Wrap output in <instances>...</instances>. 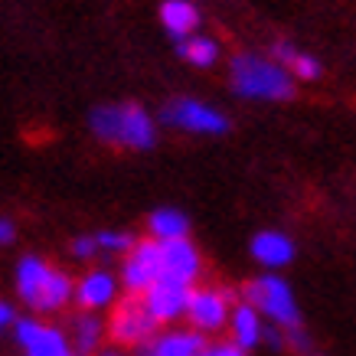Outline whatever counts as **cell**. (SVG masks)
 <instances>
[{
    "label": "cell",
    "instance_id": "6da1fadb",
    "mask_svg": "<svg viewBox=\"0 0 356 356\" xmlns=\"http://www.w3.org/2000/svg\"><path fill=\"white\" fill-rule=\"evenodd\" d=\"M232 88L242 98H265V102H284L294 95V76L275 59H261L252 53H238L229 65Z\"/></svg>",
    "mask_w": 356,
    "mask_h": 356
},
{
    "label": "cell",
    "instance_id": "7a4b0ae2",
    "mask_svg": "<svg viewBox=\"0 0 356 356\" xmlns=\"http://www.w3.org/2000/svg\"><path fill=\"white\" fill-rule=\"evenodd\" d=\"M88 124L105 144H118L131 151H147L157 140V128L140 105H102L92 111Z\"/></svg>",
    "mask_w": 356,
    "mask_h": 356
},
{
    "label": "cell",
    "instance_id": "3957f363",
    "mask_svg": "<svg viewBox=\"0 0 356 356\" xmlns=\"http://www.w3.org/2000/svg\"><path fill=\"white\" fill-rule=\"evenodd\" d=\"M242 301L252 304L261 317H268V324L281 327V330H294L301 327V307L294 301L291 284L278 275H261L252 278L242 288Z\"/></svg>",
    "mask_w": 356,
    "mask_h": 356
},
{
    "label": "cell",
    "instance_id": "277c9868",
    "mask_svg": "<svg viewBox=\"0 0 356 356\" xmlns=\"http://www.w3.org/2000/svg\"><path fill=\"white\" fill-rule=\"evenodd\" d=\"M108 337L115 340L118 346H147L161 337V324L154 321V314L147 311L144 298H134L128 294L124 301L115 304V311L108 317Z\"/></svg>",
    "mask_w": 356,
    "mask_h": 356
},
{
    "label": "cell",
    "instance_id": "5b68a950",
    "mask_svg": "<svg viewBox=\"0 0 356 356\" xmlns=\"http://www.w3.org/2000/svg\"><path fill=\"white\" fill-rule=\"evenodd\" d=\"M161 275H163L161 242H154V238L138 242V245L131 248V255L124 259V265H121V284L134 298H144L161 281Z\"/></svg>",
    "mask_w": 356,
    "mask_h": 356
},
{
    "label": "cell",
    "instance_id": "8992f818",
    "mask_svg": "<svg viewBox=\"0 0 356 356\" xmlns=\"http://www.w3.org/2000/svg\"><path fill=\"white\" fill-rule=\"evenodd\" d=\"M236 307V294L222 291V288H193L190 307H186V321L200 334H216L229 324Z\"/></svg>",
    "mask_w": 356,
    "mask_h": 356
},
{
    "label": "cell",
    "instance_id": "52a82bcc",
    "mask_svg": "<svg viewBox=\"0 0 356 356\" xmlns=\"http://www.w3.org/2000/svg\"><path fill=\"white\" fill-rule=\"evenodd\" d=\"M161 121L170 128L180 131H193V134H222L229 131V121L222 111H216L213 105L193 102V98H177L170 105H163Z\"/></svg>",
    "mask_w": 356,
    "mask_h": 356
},
{
    "label": "cell",
    "instance_id": "ba28073f",
    "mask_svg": "<svg viewBox=\"0 0 356 356\" xmlns=\"http://www.w3.org/2000/svg\"><path fill=\"white\" fill-rule=\"evenodd\" d=\"M190 298H193V284H184L177 278H161L144 294V304H147V311L154 314L157 324H173V321L186 317Z\"/></svg>",
    "mask_w": 356,
    "mask_h": 356
},
{
    "label": "cell",
    "instance_id": "9c48e42d",
    "mask_svg": "<svg viewBox=\"0 0 356 356\" xmlns=\"http://www.w3.org/2000/svg\"><path fill=\"white\" fill-rule=\"evenodd\" d=\"M13 334H17V343L26 350V356H69V340H65L56 327H46L33 317H23L13 324Z\"/></svg>",
    "mask_w": 356,
    "mask_h": 356
},
{
    "label": "cell",
    "instance_id": "30bf717a",
    "mask_svg": "<svg viewBox=\"0 0 356 356\" xmlns=\"http://www.w3.org/2000/svg\"><path fill=\"white\" fill-rule=\"evenodd\" d=\"M161 259H163V275L161 278H177L184 284H193L203 271L200 252L190 238H173V242H161Z\"/></svg>",
    "mask_w": 356,
    "mask_h": 356
},
{
    "label": "cell",
    "instance_id": "8fae6325",
    "mask_svg": "<svg viewBox=\"0 0 356 356\" xmlns=\"http://www.w3.org/2000/svg\"><path fill=\"white\" fill-rule=\"evenodd\" d=\"M76 304L86 314L118 304V278L111 271H88L82 281H76Z\"/></svg>",
    "mask_w": 356,
    "mask_h": 356
},
{
    "label": "cell",
    "instance_id": "7c38bea8",
    "mask_svg": "<svg viewBox=\"0 0 356 356\" xmlns=\"http://www.w3.org/2000/svg\"><path fill=\"white\" fill-rule=\"evenodd\" d=\"M53 271L43 259H36V255H26V259H20V265H17V294L23 298V304L26 307H33L36 311V304H40V298H43L46 284H49V278H53Z\"/></svg>",
    "mask_w": 356,
    "mask_h": 356
},
{
    "label": "cell",
    "instance_id": "4fadbf2b",
    "mask_svg": "<svg viewBox=\"0 0 356 356\" xmlns=\"http://www.w3.org/2000/svg\"><path fill=\"white\" fill-rule=\"evenodd\" d=\"M252 259L265 265V268H284L288 261L294 259V242L291 236L284 232H275V229H265L252 238Z\"/></svg>",
    "mask_w": 356,
    "mask_h": 356
},
{
    "label": "cell",
    "instance_id": "5bb4252c",
    "mask_svg": "<svg viewBox=\"0 0 356 356\" xmlns=\"http://www.w3.org/2000/svg\"><path fill=\"white\" fill-rule=\"evenodd\" d=\"M229 334H232V343L242 346V350H255L261 346V334H265V321L261 314L252 307V304L238 301L232 307V317H229Z\"/></svg>",
    "mask_w": 356,
    "mask_h": 356
},
{
    "label": "cell",
    "instance_id": "9a60e30c",
    "mask_svg": "<svg viewBox=\"0 0 356 356\" xmlns=\"http://www.w3.org/2000/svg\"><path fill=\"white\" fill-rule=\"evenodd\" d=\"M209 350V343H206V334H200V330H167V334H161L157 340H154L144 353L151 356H200Z\"/></svg>",
    "mask_w": 356,
    "mask_h": 356
},
{
    "label": "cell",
    "instance_id": "2e32d148",
    "mask_svg": "<svg viewBox=\"0 0 356 356\" xmlns=\"http://www.w3.org/2000/svg\"><path fill=\"white\" fill-rule=\"evenodd\" d=\"M161 20L173 40H186L200 26V10H196L190 0H163Z\"/></svg>",
    "mask_w": 356,
    "mask_h": 356
},
{
    "label": "cell",
    "instance_id": "e0dca14e",
    "mask_svg": "<svg viewBox=\"0 0 356 356\" xmlns=\"http://www.w3.org/2000/svg\"><path fill=\"white\" fill-rule=\"evenodd\" d=\"M147 232L154 242H173V238H186L190 232V219L180 209H154L147 219Z\"/></svg>",
    "mask_w": 356,
    "mask_h": 356
},
{
    "label": "cell",
    "instance_id": "ac0fdd59",
    "mask_svg": "<svg viewBox=\"0 0 356 356\" xmlns=\"http://www.w3.org/2000/svg\"><path fill=\"white\" fill-rule=\"evenodd\" d=\"M108 327L102 324V317L98 314H79L76 321H72V343H76V353L79 356H92L102 346V337H105Z\"/></svg>",
    "mask_w": 356,
    "mask_h": 356
},
{
    "label": "cell",
    "instance_id": "d6986e66",
    "mask_svg": "<svg viewBox=\"0 0 356 356\" xmlns=\"http://www.w3.org/2000/svg\"><path fill=\"white\" fill-rule=\"evenodd\" d=\"M69 301H76V281L69 278L65 271H53V278L46 284V291H43V298H40V304H36V311L56 314V311H63Z\"/></svg>",
    "mask_w": 356,
    "mask_h": 356
},
{
    "label": "cell",
    "instance_id": "ffe728a7",
    "mask_svg": "<svg viewBox=\"0 0 356 356\" xmlns=\"http://www.w3.org/2000/svg\"><path fill=\"white\" fill-rule=\"evenodd\" d=\"M177 53L184 56L186 63L193 65H213L219 59V46L216 40H209V36H186V40H180L177 43Z\"/></svg>",
    "mask_w": 356,
    "mask_h": 356
},
{
    "label": "cell",
    "instance_id": "44dd1931",
    "mask_svg": "<svg viewBox=\"0 0 356 356\" xmlns=\"http://www.w3.org/2000/svg\"><path fill=\"white\" fill-rule=\"evenodd\" d=\"M288 72L291 76H298V79H304V82H314V79H321V63L314 59V56H307V53H298L291 59V65H288Z\"/></svg>",
    "mask_w": 356,
    "mask_h": 356
},
{
    "label": "cell",
    "instance_id": "7402d4cb",
    "mask_svg": "<svg viewBox=\"0 0 356 356\" xmlns=\"http://www.w3.org/2000/svg\"><path fill=\"white\" fill-rule=\"evenodd\" d=\"M98 248H105V252H131V248L138 245L128 232H98Z\"/></svg>",
    "mask_w": 356,
    "mask_h": 356
},
{
    "label": "cell",
    "instance_id": "603a6c76",
    "mask_svg": "<svg viewBox=\"0 0 356 356\" xmlns=\"http://www.w3.org/2000/svg\"><path fill=\"white\" fill-rule=\"evenodd\" d=\"M284 343L291 346L294 353H311V337L304 327H294V330H284Z\"/></svg>",
    "mask_w": 356,
    "mask_h": 356
},
{
    "label": "cell",
    "instance_id": "cb8c5ba5",
    "mask_svg": "<svg viewBox=\"0 0 356 356\" xmlns=\"http://www.w3.org/2000/svg\"><path fill=\"white\" fill-rule=\"evenodd\" d=\"M95 252H98V238L95 236H79L76 242H72V255L76 259H95Z\"/></svg>",
    "mask_w": 356,
    "mask_h": 356
},
{
    "label": "cell",
    "instance_id": "d4e9b609",
    "mask_svg": "<svg viewBox=\"0 0 356 356\" xmlns=\"http://www.w3.org/2000/svg\"><path fill=\"white\" fill-rule=\"evenodd\" d=\"M261 343L265 346H271V350H284V330L281 327H275V324H265V334H261Z\"/></svg>",
    "mask_w": 356,
    "mask_h": 356
},
{
    "label": "cell",
    "instance_id": "484cf974",
    "mask_svg": "<svg viewBox=\"0 0 356 356\" xmlns=\"http://www.w3.org/2000/svg\"><path fill=\"white\" fill-rule=\"evenodd\" d=\"M206 356H248L242 346H236L232 340H226V343H213L209 350H206Z\"/></svg>",
    "mask_w": 356,
    "mask_h": 356
},
{
    "label": "cell",
    "instance_id": "4316f807",
    "mask_svg": "<svg viewBox=\"0 0 356 356\" xmlns=\"http://www.w3.org/2000/svg\"><path fill=\"white\" fill-rule=\"evenodd\" d=\"M13 238H17V226L10 219H0V245H10Z\"/></svg>",
    "mask_w": 356,
    "mask_h": 356
},
{
    "label": "cell",
    "instance_id": "83f0119b",
    "mask_svg": "<svg viewBox=\"0 0 356 356\" xmlns=\"http://www.w3.org/2000/svg\"><path fill=\"white\" fill-rule=\"evenodd\" d=\"M10 324H17V314H13V307L7 301H0V330L10 327Z\"/></svg>",
    "mask_w": 356,
    "mask_h": 356
},
{
    "label": "cell",
    "instance_id": "f1b7e54d",
    "mask_svg": "<svg viewBox=\"0 0 356 356\" xmlns=\"http://www.w3.org/2000/svg\"><path fill=\"white\" fill-rule=\"evenodd\" d=\"M98 356H124L121 350H105V353H98Z\"/></svg>",
    "mask_w": 356,
    "mask_h": 356
},
{
    "label": "cell",
    "instance_id": "f546056e",
    "mask_svg": "<svg viewBox=\"0 0 356 356\" xmlns=\"http://www.w3.org/2000/svg\"><path fill=\"white\" fill-rule=\"evenodd\" d=\"M69 356H79V353H76V350H72V353H69Z\"/></svg>",
    "mask_w": 356,
    "mask_h": 356
},
{
    "label": "cell",
    "instance_id": "4dcf8cb0",
    "mask_svg": "<svg viewBox=\"0 0 356 356\" xmlns=\"http://www.w3.org/2000/svg\"><path fill=\"white\" fill-rule=\"evenodd\" d=\"M144 356H151V353H144ZM200 356H206V353H200Z\"/></svg>",
    "mask_w": 356,
    "mask_h": 356
}]
</instances>
